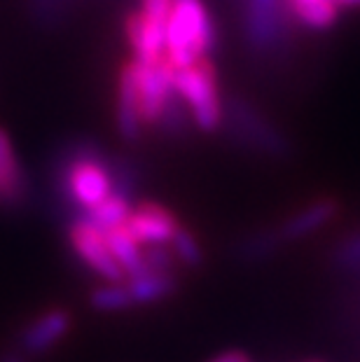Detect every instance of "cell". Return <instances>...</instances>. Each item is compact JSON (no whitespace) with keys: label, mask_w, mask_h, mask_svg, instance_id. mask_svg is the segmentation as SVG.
<instances>
[{"label":"cell","mask_w":360,"mask_h":362,"mask_svg":"<svg viewBox=\"0 0 360 362\" xmlns=\"http://www.w3.org/2000/svg\"><path fill=\"white\" fill-rule=\"evenodd\" d=\"M216 47V28L202 0H173L164 24V59L171 68L192 66Z\"/></svg>","instance_id":"6da1fadb"},{"label":"cell","mask_w":360,"mask_h":362,"mask_svg":"<svg viewBox=\"0 0 360 362\" xmlns=\"http://www.w3.org/2000/svg\"><path fill=\"white\" fill-rule=\"evenodd\" d=\"M171 87L190 107L194 127L202 134H213L222 124V101L218 94L216 66L209 57L194 61L192 66L171 68Z\"/></svg>","instance_id":"7a4b0ae2"},{"label":"cell","mask_w":360,"mask_h":362,"mask_svg":"<svg viewBox=\"0 0 360 362\" xmlns=\"http://www.w3.org/2000/svg\"><path fill=\"white\" fill-rule=\"evenodd\" d=\"M222 122H227L229 134L236 143H243L250 150L269 157H288L290 141L286 134L277 124H272L246 98L229 96L222 103Z\"/></svg>","instance_id":"3957f363"},{"label":"cell","mask_w":360,"mask_h":362,"mask_svg":"<svg viewBox=\"0 0 360 362\" xmlns=\"http://www.w3.org/2000/svg\"><path fill=\"white\" fill-rule=\"evenodd\" d=\"M288 0H243V37L252 52L269 54L283 49L290 35Z\"/></svg>","instance_id":"277c9868"},{"label":"cell","mask_w":360,"mask_h":362,"mask_svg":"<svg viewBox=\"0 0 360 362\" xmlns=\"http://www.w3.org/2000/svg\"><path fill=\"white\" fill-rule=\"evenodd\" d=\"M68 243L73 252L87 264L96 276H101L105 283H122L127 281L122 267L115 262L112 252L105 243V236L96 232L94 227L84 225L80 220L68 222Z\"/></svg>","instance_id":"5b68a950"},{"label":"cell","mask_w":360,"mask_h":362,"mask_svg":"<svg viewBox=\"0 0 360 362\" xmlns=\"http://www.w3.org/2000/svg\"><path fill=\"white\" fill-rule=\"evenodd\" d=\"M73 327V315L64 306H54L33 318L17 337V349L26 358H40L52 351Z\"/></svg>","instance_id":"8992f818"},{"label":"cell","mask_w":360,"mask_h":362,"mask_svg":"<svg viewBox=\"0 0 360 362\" xmlns=\"http://www.w3.org/2000/svg\"><path fill=\"white\" fill-rule=\"evenodd\" d=\"M124 227L141 245H168L175 229L180 227V222L162 204L141 202L139 206L132 208Z\"/></svg>","instance_id":"52a82bcc"},{"label":"cell","mask_w":360,"mask_h":362,"mask_svg":"<svg viewBox=\"0 0 360 362\" xmlns=\"http://www.w3.org/2000/svg\"><path fill=\"white\" fill-rule=\"evenodd\" d=\"M117 134L127 145H134L143 136V115H141V96L139 80H136V61H127L117 78Z\"/></svg>","instance_id":"ba28073f"},{"label":"cell","mask_w":360,"mask_h":362,"mask_svg":"<svg viewBox=\"0 0 360 362\" xmlns=\"http://www.w3.org/2000/svg\"><path fill=\"white\" fill-rule=\"evenodd\" d=\"M136 80H139L141 115L145 127H155L159 110L171 94V64L166 59L152 64H136Z\"/></svg>","instance_id":"9c48e42d"},{"label":"cell","mask_w":360,"mask_h":362,"mask_svg":"<svg viewBox=\"0 0 360 362\" xmlns=\"http://www.w3.org/2000/svg\"><path fill=\"white\" fill-rule=\"evenodd\" d=\"M124 33L136 64H152V61L164 59V24L148 19L139 10L127 17Z\"/></svg>","instance_id":"30bf717a"},{"label":"cell","mask_w":360,"mask_h":362,"mask_svg":"<svg viewBox=\"0 0 360 362\" xmlns=\"http://www.w3.org/2000/svg\"><path fill=\"white\" fill-rule=\"evenodd\" d=\"M337 213H339V202L332 197H323V199H318V202L302 208V211H297L295 215H290L277 232L283 243L302 241V238L316 234L318 229H323L325 225H330L337 218Z\"/></svg>","instance_id":"8fae6325"},{"label":"cell","mask_w":360,"mask_h":362,"mask_svg":"<svg viewBox=\"0 0 360 362\" xmlns=\"http://www.w3.org/2000/svg\"><path fill=\"white\" fill-rule=\"evenodd\" d=\"M0 185L5 192L7 208H17L26 202L28 180L21 161L14 152V145L5 129H0Z\"/></svg>","instance_id":"7c38bea8"},{"label":"cell","mask_w":360,"mask_h":362,"mask_svg":"<svg viewBox=\"0 0 360 362\" xmlns=\"http://www.w3.org/2000/svg\"><path fill=\"white\" fill-rule=\"evenodd\" d=\"M124 285L134 299V306L164 302V299H168L178 290L175 274H157V272H145L141 276H134V279H127Z\"/></svg>","instance_id":"4fadbf2b"},{"label":"cell","mask_w":360,"mask_h":362,"mask_svg":"<svg viewBox=\"0 0 360 362\" xmlns=\"http://www.w3.org/2000/svg\"><path fill=\"white\" fill-rule=\"evenodd\" d=\"M105 243L112 252L115 262L122 267L127 279H134V276L145 274V262H143V245L136 241V238L129 234V229L124 225L105 232Z\"/></svg>","instance_id":"5bb4252c"},{"label":"cell","mask_w":360,"mask_h":362,"mask_svg":"<svg viewBox=\"0 0 360 362\" xmlns=\"http://www.w3.org/2000/svg\"><path fill=\"white\" fill-rule=\"evenodd\" d=\"M134 204L129 202V199L120 197V194H110L108 199H103L101 204L89 208V211H80V215L75 220L84 222V225L94 227L96 232H110V229L124 225L129 213H132Z\"/></svg>","instance_id":"9a60e30c"},{"label":"cell","mask_w":360,"mask_h":362,"mask_svg":"<svg viewBox=\"0 0 360 362\" xmlns=\"http://www.w3.org/2000/svg\"><path fill=\"white\" fill-rule=\"evenodd\" d=\"M295 21L311 30H327L339 19V5L335 0H304V3H288Z\"/></svg>","instance_id":"2e32d148"},{"label":"cell","mask_w":360,"mask_h":362,"mask_svg":"<svg viewBox=\"0 0 360 362\" xmlns=\"http://www.w3.org/2000/svg\"><path fill=\"white\" fill-rule=\"evenodd\" d=\"M155 127L168 138H185L190 131H192L194 122H192V115H190V107L178 94H175V89H171V94L166 96Z\"/></svg>","instance_id":"e0dca14e"},{"label":"cell","mask_w":360,"mask_h":362,"mask_svg":"<svg viewBox=\"0 0 360 362\" xmlns=\"http://www.w3.org/2000/svg\"><path fill=\"white\" fill-rule=\"evenodd\" d=\"M281 245H283V241H281L277 229H274V232L262 229V232L246 236L239 245H236V257L241 262H248V264H255V262L269 259Z\"/></svg>","instance_id":"ac0fdd59"},{"label":"cell","mask_w":360,"mask_h":362,"mask_svg":"<svg viewBox=\"0 0 360 362\" xmlns=\"http://www.w3.org/2000/svg\"><path fill=\"white\" fill-rule=\"evenodd\" d=\"M89 306L98 313H117L134 306V299L129 295L124 281L122 283H103L91 290Z\"/></svg>","instance_id":"d6986e66"},{"label":"cell","mask_w":360,"mask_h":362,"mask_svg":"<svg viewBox=\"0 0 360 362\" xmlns=\"http://www.w3.org/2000/svg\"><path fill=\"white\" fill-rule=\"evenodd\" d=\"M168 248L173 250L175 259H178V267L185 269H199L204 264V248L199 243V238L185 227L175 229L173 238L168 241Z\"/></svg>","instance_id":"ffe728a7"},{"label":"cell","mask_w":360,"mask_h":362,"mask_svg":"<svg viewBox=\"0 0 360 362\" xmlns=\"http://www.w3.org/2000/svg\"><path fill=\"white\" fill-rule=\"evenodd\" d=\"M73 0H28V14L42 28H59L71 12Z\"/></svg>","instance_id":"44dd1931"},{"label":"cell","mask_w":360,"mask_h":362,"mask_svg":"<svg viewBox=\"0 0 360 362\" xmlns=\"http://www.w3.org/2000/svg\"><path fill=\"white\" fill-rule=\"evenodd\" d=\"M143 262L145 272L175 274V269H178V259L168 245H143Z\"/></svg>","instance_id":"7402d4cb"},{"label":"cell","mask_w":360,"mask_h":362,"mask_svg":"<svg viewBox=\"0 0 360 362\" xmlns=\"http://www.w3.org/2000/svg\"><path fill=\"white\" fill-rule=\"evenodd\" d=\"M332 262L342 269V272H349V274L360 272V232L349 234L339 245H337L332 252Z\"/></svg>","instance_id":"603a6c76"},{"label":"cell","mask_w":360,"mask_h":362,"mask_svg":"<svg viewBox=\"0 0 360 362\" xmlns=\"http://www.w3.org/2000/svg\"><path fill=\"white\" fill-rule=\"evenodd\" d=\"M173 0H141V12L148 19L157 21V24H166L168 14H171Z\"/></svg>","instance_id":"cb8c5ba5"},{"label":"cell","mask_w":360,"mask_h":362,"mask_svg":"<svg viewBox=\"0 0 360 362\" xmlns=\"http://www.w3.org/2000/svg\"><path fill=\"white\" fill-rule=\"evenodd\" d=\"M209 362H250V358H248L243 351L234 349V351H225V353H220V356H216V358L209 360Z\"/></svg>","instance_id":"d4e9b609"},{"label":"cell","mask_w":360,"mask_h":362,"mask_svg":"<svg viewBox=\"0 0 360 362\" xmlns=\"http://www.w3.org/2000/svg\"><path fill=\"white\" fill-rule=\"evenodd\" d=\"M0 362H28V358L19 349H10V351H5L3 356H0Z\"/></svg>","instance_id":"484cf974"},{"label":"cell","mask_w":360,"mask_h":362,"mask_svg":"<svg viewBox=\"0 0 360 362\" xmlns=\"http://www.w3.org/2000/svg\"><path fill=\"white\" fill-rule=\"evenodd\" d=\"M339 7H360V0H335Z\"/></svg>","instance_id":"4316f807"},{"label":"cell","mask_w":360,"mask_h":362,"mask_svg":"<svg viewBox=\"0 0 360 362\" xmlns=\"http://www.w3.org/2000/svg\"><path fill=\"white\" fill-rule=\"evenodd\" d=\"M288 3H304V0H288Z\"/></svg>","instance_id":"83f0119b"},{"label":"cell","mask_w":360,"mask_h":362,"mask_svg":"<svg viewBox=\"0 0 360 362\" xmlns=\"http://www.w3.org/2000/svg\"><path fill=\"white\" fill-rule=\"evenodd\" d=\"M304 362H323V360H304Z\"/></svg>","instance_id":"f1b7e54d"}]
</instances>
